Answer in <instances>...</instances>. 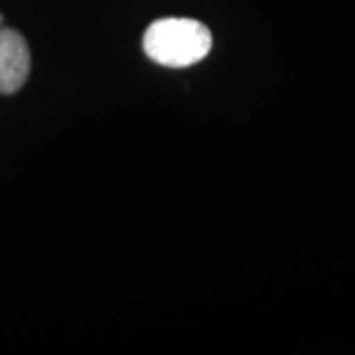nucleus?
<instances>
[{
  "label": "nucleus",
  "mask_w": 355,
  "mask_h": 355,
  "mask_svg": "<svg viewBox=\"0 0 355 355\" xmlns=\"http://www.w3.org/2000/svg\"><path fill=\"white\" fill-rule=\"evenodd\" d=\"M144 53L166 67H188L202 62L211 51L209 28L191 18H162L144 32Z\"/></svg>",
  "instance_id": "f257e3e1"
},
{
  "label": "nucleus",
  "mask_w": 355,
  "mask_h": 355,
  "mask_svg": "<svg viewBox=\"0 0 355 355\" xmlns=\"http://www.w3.org/2000/svg\"><path fill=\"white\" fill-rule=\"evenodd\" d=\"M30 73V50L12 28H0V93L10 95L22 87Z\"/></svg>",
  "instance_id": "f03ea898"
},
{
  "label": "nucleus",
  "mask_w": 355,
  "mask_h": 355,
  "mask_svg": "<svg viewBox=\"0 0 355 355\" xmlns=\"http://www.w3.org/2000/svg\"><path fill=\"white\" fill-rule=\"evenodd\" d=\"M0 24H2V14H0Z\"/></svg>",
  "instance_id": "7ed1b4c3"
}]
</instances>
